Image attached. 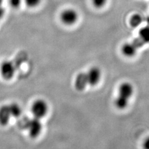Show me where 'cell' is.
Returning a JSON list of instances; mask_svg holds the SVG:
<instances>
[{"label": "cell", "mask_w": 149, "mask_h": 149, "mask_svg": "<svg viewBox=\"0 0 149 149\" xmlns=\"http://www.w3.org/2000/svg\"><path fill=\"white\" fill-rule=\"evenodd\" d=\"M5 13H6L5 9H4L3 6H0V19H1L4 16Z\"/></svg>", "instance_id": "cell-17"}, {"label": "cell", "mask_w": 149, "mask_h": 149, "mask_svg": "<svg viewBox=\"0 0 149 149\" xmlns=\"http://www.w3.org/2000/svg\"><path fill=\"white\" fill-rule=\"evenodd\" d=\"M144 21V18L139 14H135L130 18V25L133 27H137L141 25Z\"/></svg>", "instance_id": "cell-10"}, {"label": "cell", "mask_w": 149, "mask_h": 149, "mask_svg": "<svg viewBox=\"0 0 149 149\" xmlns=\"http://www.w3.org/2000/svg\"><path fill=\"white\" fill-rule=\"evenodd\" d=\"M132 43L133 44V45L135 47H136V48L137 50L141 49L143 45H146V43L144 42L141 38H140L139 37H137V38H136V39H134L133 40V41L132 42Z\"/></svg>", "instance_id": "cell-13"}, {"label": "cell", "mask_w": 149, "mask_h": 149, "mask_svg": "<svg viewBox=\"0 0 149 149\" xmlns=\"http://www.w3.org/2000/svg\"><path fill=\"white\" fill-rule=\"evenodd\" d=\"M9 107V109L11 111V114L12 117L13 118H19L22 114V109L20 106L17 103H11L8 104Z\"/></svg>", "instance_id": "cell-12"}, {"label": "cell", "mask_w": 149, "mask_h": 149, "mask_svg": "<svg viewBox=\"0 0 149 149\" xmlns=\"http://www.w3.org/2000/svg\"><path fill=\"white\" fill-rule=\"evenodd\" d=\"M93 6L97 8H101L105 6L108 0H91Z\"/></svg>", "instance_id": "cell-16"}, {"label": "cell", "mask_w": 149, "mask_h": 149, "mask_svg": "<svg viewBox=\"0 0 149 149\" xmlns=\"http://www.w3.org/2000/svg\"><path fill=\"white\" fill-rule=\"evenodd\" d=\"M26 129L29 131V136L32 138H36L39 136L42 130V125L39 119L34 118L29 119Z\"/></svg>", "instance_id": "cell-4"}, {"label": "cell", "mask_w": 149, "mask_h": 149, "mask_svg": "<svg viewBox=\"0 0 149 149\" xmlns=\"http://www.w3.org/2000/svg\"><path fill=\"white\" fill-rule=\"evenodd\" d=\"M60 19L63 24L72 26L75 24L78 21V13L73 9H66L61 13Z\"/></svg>", "instance_id": "cell-5"}, {"label": "cell", "mask_w": 149, "mask_h": 149, "mask_svg": "<svg viewBox=\"0 0 149 149\" xmlns=\"http://www.w3.org/2000/svg\"><path fill=\"white\" fill-rule=\"evenodd\" d=\"M24 1L28 7L34 8L39 5L41 0H24Z\"/></svg>", "instance_id": "cell-14"}, {"label": "cell", "mask_w": 149, "mask_h": 149, "mask_svg": "<svg viewBox=\"0 0 149 149\" xmlns=\"http://www.w3.org/2000/svg\"><path fill=\"white\" fill-rule=\"evenodd\" d=\"M23 60L24 59L19 58L15 61L5 60L1 63L0 67V73L4 80H11L15 74L17 70L20 67L22 63L24 62Z\"/></svg>", "instance_id": "cell-2"}, {"label": "cell", "mask_w": 149, "mask_h": 149, "mask_svg": "<svg viewBox=\"0 0 149 149\" xmlns=\"http://www.w3.org/2000/svg\"><path fill=\"white\" fill-rule=\"evenodd\" d=\"M12 117L9 105H4L0 108V124L6 125Z\"/></svg>", "instance_id": "cell-8"}, {"label": "cell", "mask_w": 149, "mask_h": 149, "mask_svg": "<svg viewBox=\"0 0 149 149\" xmlns=\"http://www.w3.org/2000/svg\"><path fill=\"white\" fill-rule=\"evenodd\" d=\"M32 112L34 118L40 119L44 118L48 112V105L42 100L36 101L32 106Z\"/></svg>", "instance_id": "cell-3"}, {"label": "cell", "mask_w": 149, "mask_h": 149, "mask_svg": "<svg viewBox=\"0 0 149 149\" xmlns=\"http://www.w3.org/2000/svg\"><path fill=\"white\" fill-rule=\"evenodd\" d=\"M88 85L95 86L99 83L101 77L100 70L96 67L91 68L86 73Z\"/></svg>", "instance_id": "cell-6"}, {"label": "cell", "mask_w": 149, "mask_h": 149, "mask_svg": "<svg viewBox=\"0 0 149 149\" xmlns=\"http://www.w3.org/2000/svg\"><path fill=\"white\" fill-rule=\"evenodd\" d=\"M143 147L144 149H149V137H148L143 142Z\"/></svg>", "instance_id": "cell-18"}, {"label": "cell", "mask_w": 149, "mask_h": 149, "mask_svg": "<svg viewBox=\"0 0 149 149\" xmlns=\"http://www.w3.org/2000/svg\"><path fill=\"white\" fill-rule=\"evenodd\" d=\"M139 37L146 43V44L149 43V25L147 24L140 29Z\"/></svg>", "instance_id": "cell-11"}, {"label": "cell", "mask_w": 149, "mask_h": 149, "mask_svg": "<svg viewBox=\"0 0 149 149\" xmlns=\"http://www.w3.org/2000/svg\"><path fill=\"white\" fill-rule=\"evenodd\" d=\"M134 93V88L131 84L125 82L119 86V95L115 101V104L120 109H125L128 105L129 99Z\"/></svg>", "instance_id": "cell-1"}, {"label": "cell", "mask_w": 149, "mask_h": 149, "mask_svg": "<svg viewBox=\"0 0 149 149\" xmlns=\"http://www.w3.org/2000/svg\"><path fill=\"white\" fill-rule=\"evenodd\" d=\"M3 1H4V0H0V6H3Z\"/></svg>", "instance_id": "cell-19"}, {"label": "cell", "mask_w": 149, "mask_h": 149, "mask_svg": "<svg viewBox=\"0 0 149 149\" xmlns=\"http://www.w3.org/2000/svg\"><path fill=\"white\" fill-rule=\"evenodd\" d=\"M138 50L136 48L132 42L126 43L123 45L122 47V52L126 57H132L136 54Z\"/></svg>", "instance_id": "cell-9"}, {"label": "cell", "mask_w": 149, "mask_h": 149, "mask_svg": "<svg viewBox=\"0 0 149 149\" xmlns=\"http://www.w3.org/2000/svg\"><path fill=\"white\" fill-rule=\"evenodd\" d=\"M24 0H9L8 2L9 6H11L14 9L19 8L21 6Z\"/></svg>", "instance_id": "cell-15"}, {"label": "cell", "mask_w": 149, "mask_h": 149, "mask_svg": "<svg viewBox=\"0 0 149 149\" xmlns=\"http://www.w3.org/2000/svg\"><path fill=\"white\" fill-rule=\"evenodd\" d=\"M88 85L86 73H79L76 77L74 81V86L78 91H83Z\"/></svg>", "instance_id": "cell-7"}]
</instances>
